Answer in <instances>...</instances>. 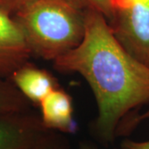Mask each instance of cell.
<instances>
[{"mask_svg":"<svg viewBox=\"0 0 149 149\" xmlns=\"http://www.w3.org/2000/svg\"><path fill=\"white\" fill-rule=\"evenodd\" d=\"M53 62L58 70L80 74L91 87L98 106L92 131L104 143L114 140L133 109L149 103V66L123 47L97 11L85 9L82 42Z\"/></svg>","mask_w":149,"mask_h":149,"instance_id":"obj_1","label":"cell"},{"mask_svg":"<svg viewBox=\"0 0 149 149\" xmlns=\"http://www.w3.org/2000/svg\"><path fill=\"white\" fill-rule=\"evenodd\" d=\"M32 56L54 61L78 47L85 9L74 0H32L13 15Z\"/></svg>","mask_w":149,"mask_h":149,"instance_id":"obj_2","label":"cell"},{"mask_svg":"<svg viewBox=\"0 0 149 149\" xmlns=\"http://www.w3.org/2000/svg\"><path fill=\"white\" fill-rule=\"evenodd\" d=\"M108 22L123 47L149 66V0H112Z\"/></svg>","mask_w":149,"mask_h":149,"instance_id":"obj_3","label":"cell"},{"mask_svg":"<svg viewBox=\"0 0 149 149\" xmlns=\"http://www.w3.org/2000/svg\"><path fill=\"white\" fill-rule=\"evenodd\" d=\"M64 139L43 125L40 115L30 111L0 113V149L67 148Z\"/></svg>","mask_w":149,"mask_h":149,"instance_id":"obj_4","label":"cell"},{"mask_svg":"<svg viewBox=\"0 0 149 149\" xmlns=\"http://www.w3.org/2000/svg\"><path fill=\"white\" fill-rule=\"evenodd\" d=\"M31 56L20 26L11 13L0 9V79L9 80Z\"/></svg>","mask_w":149,"mask_h":149,"instance_id":"obj_5","label":"cell"},{"mask_svg":"<svg viewBox=\"0 0 149 149\" xmlns=\"http://www.w3.org/2000/svg\"><path fill=\"white\" fill-rule=\"evenodd\" d=\"M43 125L56 132L73 134L78 130L73 114L71 97L60 87L49 93L40 103Z\"/></svg>","mask_w":149,"mask_h":149,"instance_id":"obj_6","label":"cell"},{"mask_svg":"<svg viewBox=\"0 0 149 149\" xmlns=\"http://www.w3.org/2000/svg\"><path fill=\"white\" fill-rule=\"evenodd\" d=\"M9 80L28 101L37 105L49 93L59 88L57 80L52 74L30 62L17 70Z\"/></svg>","mask_w":149,"mask_h":149,"instance_id":"obj_7","label":"cell"},{"mask_svg":"<svg viewBox=\"0 0 149 149\" xmlns=\"http://www.w3.org/2000/svg\"><path fill=\"white\" fill-rule=\"evenodd\" d=\"M31 103L9 80L0 79V113L30 109Z\"/></svg>","mask_w":149,"mask_h":149,"instance_id":"obj_8","label":"cell"},{"mask_svg":"<svg viewBox=\"0 0 149 149\" xmlns=\"http://www.w3.org/2000/svg\"><path fill=\"white\" fill-rule=\"evenodd\" d=\"M85 9H93L101 13L109 22L112 15V0H74Z\"/></svg>","mask_w":149,"mask_h":149,"instance_id":"obj_9","label":"cell"},{"mask_svg":"<svg viewBox=\"0 0 149 149\" xmlns=\"http://www.w3.org/2000/svg\"><path fill=\"white\" fill-rule=\"evenodd\" d=\"M32 0H0V9L13 15Z\"/></svg>","mask_w":149,"mask_h":149,"instance_id":"obj_10","label":"cell"},{"mask_svg":"<svg viewBox=\"0 0 149 149\" xmlns=\"http://www.w3.org/2000/svg\"><path fill=\"white\" fill-rule=\"evenodd\" d=\"M122 149H149V140L147 141H133L125 139L121 143Z\"/></svg>","mask_w":149,"mask_h":149,"instance_id":"obj_11","label":"cell"},{"mask_svg":"<svg viewBox=\"0 0 149 149\" xmlns=\"http://www.w3.org/2000/svg\"><path fill=\"white\" fill-rule=\"evenodd\" d=\"M147 118H149V110L146 112V113H144L143 114H142V115H138L137 117L133 118L128 123V128H129V129L133 128V127L136 126L137 123H139L142 120L147 119Z\"/></svg>","mask_w":149,"mask_h":149,"instance_id":"obj_12","label":"cell"},{"mask_svg":"<svg viewBox=\"0 0 149 149\" xmlns=\"http://www.w3.org/2000/svg\"><path fill=\"white\" fill-rule=\"evenodd\" d=\"M58 149H69V148L67 147V148H58ZM78 149H98L95 148V147H92V146H90V145H81L80 148Z\"/></svg>","mask_w":149,"mask_h":149,"instance_id":"obj_13","label":"cell"}]
</instances>
